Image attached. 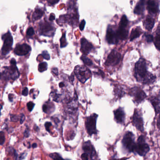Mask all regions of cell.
Wrapping results in <instances>:
<instances>
[{
  "mask_svg": "<svg viewBox=\"0 0 160 160\" xmlns=\"http://www.w3.org/2000/svg\"><path fill=\"white\" fill-rule=\"evenodd\" d=\"M134 76L137 81L144 84H152L155 81L156 77L147 70L146 61L140 58L135 66Z\"/></svg>",
  "mask_w": 160,
  "mask_h": 160,
  "instance_id": "1",
  "label": "cell"
},
{
  "mask_svg": "<svg viewBox=\"0 0 160 160\" xmlns=\"http://www.w3.org/2000/svg\"><path fill=\"white\" fill-rule=\"evenodd\" d=\"M10 63L11 66L7 68L8 70H4L3 72L0 73V79L3 78L4 79H11L15 80L19 77V73L16 66V61L13 58L10 61Z\"/></svg>",
  "mask_w": 160,
  "mask_h": 160,
  "instance_id": "2",
  "label": "cell"
},
{
  "mask_svg": "<svg viewBox=\"0 0 160 160\" xmlns=\"http://www.w3.org/2000/svg\"><path fill=\"white\" fill-rule=\"evenodd\" d=\"M74 73L82 83H85L92 76L90 70L86 67L83 66H77L74 69Z\"/></svg>",
  "mask_w": 160,
  "mask_h": 160,
  "instance_id": "3",
  "label": "cell"
},
{
  "mask_svg": "<svg viewBox=\"0 0 160 160\" xmlns=\"http://www.w3.org/2000/svg\"><path fill=\"white\" fill-rule=\"evenodd\" d=\"M150 148L149 146L146 143L145 138L144 136H139L137 142L135 143L134 151L141 157H144L149 152Z\"/></svg>",
  "mask_w": 160,
  "mask_h": 160,
  "instance_id": "4",
  "label": "cell"
},
{
  "mask_svg": "<svg viewBox=\"0 0 160 160\" xmlns=\"http://www.w3.org/2000/svg\"><path fill=\"white\" fill-rule=\"evenodd\" d=\"M135 137L132 132H128L125 134L122 140V144L124 148L129 152H133L135 143Z\"/></svg>",
  "mask_w": 160,
  "mask_h": 160,
  "instance_id": "5",
  "label": "cell"
},
{
  "mask_svg": "<svg viewBox=\"0 0 160 160\" xmlns=\"http://www.w3.org/2000/svg\"><path fill=\"white\" fill-rule=\"evenodd\" d=\"M97 117V114L94 113L86 118L85 125L87 132L90 136L97 134L96 120Z\"/></svg>",
  "mask_w": 160,
  "mask_h": 160,
  "instance_id": "6",
  "label": "cell"
},
{
  "mask_svg": "<svg viewBox=\"0 0 160 160\" xmlns=\"http://www.w3.org/2000/svg\"><path fill=\"white\" fill-rule=\"evenodd\" d=\"M2 39L4 43L3 48H1V53L3 55L5 56L11 50L13 43V39L11 33L9 32L2 36Z\"/></svg>",
  "mask_w": 160,
  "mask_h": 160,
  "instance_id": "7",
  "label": "cell"
},
{
  "mask_svg": "<svg viewBox=\"0 0 160 160\" xmlns=\"http://www.w3.org/2000/svg\"><path fill=\"white\" fill-rule=\"evenodd\" d=\"M121 54L114 49L111 51L108 56L105 64L107 66H114L117 65L121 60Z\"/></svg>",
  "mask_w": 160,
  "mask_h": 160,
  "instance_id": "8",
  "label": "cell"
},
{
  "mask_svg": "<svg viewBox=\"0 0 160 160\" xmlns=\"http://www.w3.org/2000/svg\"><path fill=\"white\" fill-rule=\"evenodd\" d=\"M130 95L134 98V102L139 104L147 97V95L141 89L138 87L132 88L130 92Z\"/></svg>",
  "mask_w": 160,
  "mask_h": 160,
  "instance_id": "9",
  "label": "cell"
},
{
  "mask_svg": "<svg viewBox=\"0 0 160 160\" xmlns=\"http://www.w3.org/2000/svg\"><path fill=\"white\" fill-rule=\"evenodd\" d=\"M132 123L137 129L141 132L144 131V125H143V118L142 117V114L141 111L138 110H135L133 116Z\"/></svg>",
  "mask_w": 160,
  "mask_h": 160,
  "instance_id": "10",
  "label": "cell"
},
{
  "mask_svg": "<svg viewBox=\"0 0 160 160\" xmlns=\"http://www.w3.org/2000/svg\"><path fill=\"white\" fill-rule=\"evenodd\" d=\"M39 31L41 35L50 37L54 35V29L48 23H41L39 24Z\"/></svg>",
  "mask_w": 160,
  "mask_h": 160,
  "instance_id": "11",
  "label": "cell"
},
{
  "mask_svg": "<svg viewBox=\"0 0 160 160\" xmlns=\"http://www.w3.org/2000/svg\"><path fill=\"white\" fill-rule=\"evenodd\" d=\"M106 39L109 44H116L118 42L116 36V31L110 25H108L107 27Z\"/></svg>",
  "mask_w": 160,
  "mask_h": 160,
  "instance_id": "12",
  "label": "cell"
},
{
  "mask_svg": "<svg viewBox=\"0 0 160 160\" xmlns=\"http://www.w3.org/2000/svg\"><path fill=\"white\" fill-rule=\"evenodd\" d=\"M80 43H81L80 50L85 55L89 54L94 49V47L92 44L89 42L85 38H83L81 39Z\"/></svg>",
  "mask_w": 160,
  "mask_h": 160,
  "instance_id": "13",
  "label": "cell"
},
{
  "mask_svg": "<svg viewBox=\"0 0 160 160\" xmlns=\"http://www.w3.org/2000/svg\"><path fill=\"white\" fill-rule=\"evenodd\" d=\"M31 48L26 44L18 45L14 49V52L18 56H26L31 51Z\"/></svg>",
  "mask_w": 160,
  "mask_h": 160,
  "instance_id": "14",
  "label": "cell"
},
{
  "mask_svg": "<svg viewBox=\"0 0 160 160\" xmlns=\"http://www.w3.org/2000/svg\"><path fill=\"white\" fill-rule=\"evenodd\" d=\"M83 149L84 152L88 154L89 157H90V159H93V157L96 154V152L90 141H88L84 143L83 146Z\"/></svg>",
  "mask_w": 160,
  "mask_h": 160,
  "instance_id": "15",
  "label": "cell"
},
{
  "mask_svg": "<svg viewBox=\"0 0 160 160\" xmlns=\"http://www.w3.org/2000/svg\"><path fill=\"white\" fill-rule=\"evenodd\" d=\"M147 9L151 14L155 15L159 12V4L154 0H148L147 2Z\"/></svg>",
  "mask_w": 160,
  "mask_h": 160,
  "instance_id": "16",
  "label": "cell"
},
{
  "mask_svg": "<svg viewBox=\"0 0 160 160\" xmlns=\"http://www.w3.org/2000/svg\"><path fill=\"white\" fill-rule=\"evenodd\" d=\"M114 119L117 123H124L126 114L123 108L121 107L119 108L117 110H114Z\"/></svg>",
  "mask_w": 160,
  "mask_h": 160,
  "instance_id": "17",
  "label": "cell"
},
{
  "mask_svg": "<svg viewBox=\"0 0 160 160\" xmlns=\"http://www.w3.org/2000/svg\"><path fill=\"white\" fill-rule=\"evenodd\" d=\"M126 27L119 26L118 30L116 31V36L118 41L119 40L123 41L127 38L129 32L126 29Z\"/></svg>",
  "mask_w": 160,
  "mask_h": 160,
  "instance_id": "18",
  "label": "cell"
},
{
  "mask_svg": "<svg viewBox=\"0 0 160 160\" xmlns=\"http://www.w3.org/2000/svg\"><path fill=\"white\" fill-rule=\"evenodd\" d=\"M145 10V0H139L133 10L135 14L142 15Z\"/></svg>",
  "mask_w": 160,
  "mask_h": 160,
  "instance_id": "19",
  "label": "cell"
},
{
  "mask_svg": "<svg viewBox=\"0 0 160 160\" xmlns=\"http://www.w3.org/2000/svg\"><path fill=\"white\" fill-rule=\"evenodd\" d=\"M154 24L155 20L151 17H147L143 23L145 28L149 31H151L153 29Z\"/></svg>",
  "mask_w": 160,
  "mask_h": 160,
  "instance_id": "20",
  "label": "cell"
},
{
  "mask_svg": "<svg viewBox=\"0 0 160 160\" xmlns=\"http://www.w3.org/2000/svg\"><path fill=\"white\" fill-rule=\"evenodd\" d=\"M150 101L151 102L152 104L153 105L154 108L155 109L156 113L158 114L160 112V99L159 96L155 97L152 96L150 99Z\"/></svg>",
  "mask_w": 160,
  "mask_h": 160,
  "instance_id": "21",
  "label": "cell"
},
{
  "mask_svg": "<svg viewBox=\"0 0 160 160\" xmlns=\"http://www.w3.org/2000/svg\"><path fill=\"white\" fill-rule=\"evenodd\" d=\"M141 31L138 28L133 29L131 32V35L130 37V40L131 41H133L134 39L138 38L141 35Z\"/></svg>",
  "mask_w": 160,
  "mask_h": 160,
  "instance_id": "22",
  "label": "cell"
},
{
  "mask_svg": "<svg viewBox=\"0 0 160 160\" xmlns=\"http://www.w3.org/2000/svg\"><path fill=\"white\" fill-rule=\"evenodd\" d=\"M43 14L44 13L42 10L39 9H36L32 15V19L34 21L40 19L43 16Z\"/></svg>",
  "mask_w": 160,
  "mask_h": 160,
  "instance_id": "23",
  "label": "cell"
},
{
  "mask_svg": "<svg viewBox=\"0 0 160 160\" xmlns=\"http://www.w3.org/2000/svg\"><path fill=\"white\" fill-rule=\"evenodd\" d=\"M154 45H155L156 48L158 50H160V30L159 26L158 27L157 30V35L154 39Z\"/></svg>",
  "mask_w": 160,
  "mask_h": 160,
  "instance_id": "24",
  "label": "cell"
},
{
  "mask_svg": "<svg viewBox=\"0 0 160 160\" xmlns=\"http://www.w3.org/2000/svg\"><path fill=\"white\" fill-rule=\"evenodd\" d=\"M81 59L82 60L84 64L86 66H91L93 64L92 61L91 59H89L88 57H86V55L84 54L81 57Z\"/></svg>",
  "mask_w": 160,
  "mask_h": 160,
  "instance_id": "25",
  "label": "cell"
},
{
  "mask_svg": "<svg viewBox=\"0 0 160 160\" xmlns=\"http://www.w3.org/2000/svg\"><path fill=\"white\" fill-rule=\"evenodd\" d=\"M128 23H129V21H128L127 17L125 15H123L121 17L119 26L127 27L128 25Z\"/></svg>",
  "mask_w": 160,
  "mask_h": 160,
  "instance_id": "26",
  "label": "cell"
},
{
  "mask_svg": "<svg viewBox=\"0 0 160 160\" xmlns=\"http://www.w3.org/2000/svg\"><path fill=\"white\" fill-rule=\"evenodd\" d=\"M114 94L116 96H117L118 98H121L124 95L125 93L122 88L118 87L114 89Z\"/></svg>",
  "mask_w": 160,
  "mask_h": 160,
  "instance_id": "27",
  "label": "cell"
},
{
  "mask_svg": "<svg viewBox=\"0 0 160 160\" xmlns=\"http://www.w3.org/2000/svg\"><path fill=\"white\" fill-rule=\"evenodd\" d=\"M67 44L68 43L67 42L66 39V33H64L60 39V47L61 48H63L66 47Z\"/></svg>",
  "mask_w": 160,
  "mask_h": 160,
  "instance_id": "28",
  "label": "cell"
},
{
  "mask_svg": "<svg viewBox=\"0 0 160 160\" xmlns=\"http://www.w3.org/2000/svg\"><path fill=\"white\" fill-rule=\"evenodd\" d=\"M48 68V64L46 62H43V63H39V65L38 70L39 72H42L47 70Z\"/></svg>",
  "mask_w": 160,
  "mask_h": 160,
  "instance_id": "29",
  "label": "cell"
},
{
  "mask_svg": "<svg viewBox=\"0 0 160 160\" xmlns=\"http://www.w3.org/2000/svg\"><path fill=\"white\" fill-rule=\"evenodd\" d=\"M49 157L51 158L52 159L54 160L57 159H63V158L61 157V155L57 153H52L49 154Z\"/></svg>",
  "mask_w": 160,
  "mask_h": 160,
  "instance_id": "30",
  "label": "cell"
},
{
  "mask_svg": "<svg viewBox=\"0 0 160 160\" xmlns=\"http://www.w3.org/2000/svg\"><path fill=\"white\" fill-rule=\"evenodd\" d=\"M145 36L146 39V41L148 43H151L154 41V37H153V35L149 34L146 33L145 34Z\"/></svg>",
  "mask_w": 160,
  "mask_h": 160,
  "instance_id": "31",
  "label": "cell"
},
{
  "mask_svg": "<svg viewBox=\"0 0 160 160\" xmlns=\"http://www.w3.org/2000/svg\"><path fill=\"white\" fill-rule=\"evenodd\" d=\"M5 141V134L3 132H0V145H3Z\"/></svg>",
  "mask_w": 160,
  "mask_h": 160,
  "instance_id": "32",
  "label": "cell"
},
{
  "mask_svg": "<svg viewBox=\"0 0 160 160\" xmlns=\"http://www.w3.org/2000/svg\"><path fill=\"white\" fill-rule=\"evenodd\" d=\"M35 104L32 101H30L28 102L27 104V107L28 110L30 112H31L33 110V108L34 107Z\"/></svg>",
  "mask_w": 160,
  "mask_h": 160,
  "instance_id": "33",
  "label": "cell"
},
{
  "mask_svg": "<svg viewBox=\"0 0 160 160\" xmlns=\"http://www.w3.org/2000/svg\"><path fill=\"white\" fill-rule=\"evenodd\" d=\"M34 33V30L32 27H30L27 29V32H26L27 36H32Z\"/></svg>",
  "mask_w": 160,
  "mask_h": 160,
  "instance_id": "34",
  "label": "cell"
},
{
  "mask_svg": "<svg viewBox=\"0 0 160 160\" xmlns=\"http://www.w3.org/2000/svg\"><path fill=\"white\" fill-rule=\"evenodd\" d=\"M86 21L85 20H82L81 22L80 23V24L79 25V29L80 30V31H83L84 28H85V26H86Z\"/></svg>",
  "mask_w": 160,
  "mask_h": 160,
  "instance_id": "35",
  "label": "cell"
},
{
  "mask_svg": "<svg viewBox=\"0 0 160 160\" xmlns=\"http://www.w3.org/2000/svg\"><path fill=\"white\" fill-rule=\"evenodd\" d=\"M42 54L43 57L45 59L47 60H49L50 58V55H49V54H48V52H47V51H43Z\"/></svg>",
  "mask_w": 160,
  "mask_h": 160,
  "instance_id": "36",
  "label": "cell"
},
{
  "mask_svg": "<svg viewBox=\"0 0 160 160\" xmlns=\"http://www.w3.org/2000/svg\"><path fill=\"white\" fill-rule=\"evenodd\" d=\"M61 95L58 94H56L54 95L53 97V100L56 102H60V100H61Z\"/></svg>",
  "mask_w": 160,
  "mask_h": 160,
  "instance_id": "37",
  "label": "cell"
},
{
  "mask_svg": "<svg viewBox=\"0 0 160 160\" xmlns=\"http://www.w3.org/2000/svg\"><path fill=\"white\" fill-rule=\"evenodd\" d=\"M10 120L12 122H17L19 120V116L16 115H14V114H11L10 116Z\"/></svg>",
  "mask_w": 160,
  "mask_h": 160,
  "instance_id": "38",
  "label": "cell"
},
{
  "mask_svg": "<svg viewBox=\"0 0 160 160\" xmlns=\"http://www.w3.org/2000/svg\"><path fill=\"white\" fill-rule=\"evenodd\" d=\"M45 128L47 130V131H48V132H50L49 128H50L51 126H52V123H50V122H46L45 124Z\"/></svg>",
  "mask_w": 160,
  "mask_h": 160,
  "instance_id": "39",
  "label": "cell"
},
{
  "mask_svg": "<svg viewBox=\"0 0 160 160\" xmlns=\"http://www.w3.org/2000/svg\"><path fill=\"white\" fill-rule=\"evenodd\" d=\"M81 157V159H82V160H88V159H90V158L89 157L88 154L85 153H84V154H83Z\"/></svg>",
  "mask_w": 160,
  "mask_h": 160,
  "instance_id": "40",
  "label": "cell"
},
{
  "mask_svg": "<svg viewBox=\"0 0 160 160\" xmlns=\"http://www.w3.org/2000/svg\"><path fill=\"white\" fill-rule=\"evenodd\" d=\"M28 94V89L27 88H25L22 91V95L23 96H26Z\"/></svg>",
  "mask_w": 160,
  "mask_h": 160,
  "instance_id": "41",
  "label": "cell"
},
{
  "mask_svg": "<svg viewBox=\"0 0 160 160\" xmlns=\"http://www.w3.org/2000/svg\"><path fill=\"white\" fill-rule=\"evenodd\" d=\"M23 135L26 138H28L30 136V131L29 130L28 127H26V129L25 130L24 133H23Z\"/></svg>",
  "mask_w": 160,
  "mask_h": 160,
  "instance_id": "42",
  "label": "cell"
},
{
  "mask_svg": "<svg viewBox=\"0 0 160 160\" xmlns=\"http://www.w3.org/2000/svg\"><path fill=\"white\" fill-rule=\"evenodd\" d=\"M20 124H22L23 123V122L25 121V116L23 114H21V116H20Z\"/></svg>",
  "mask_w": 160,
  "mask_h": 160,
  "instance_id": "43",
  "label": "cell"
},
{
  "mask_svg": "<svg viewBox=\"0 0 160 160\" xmlns=\"http://www.w3.org/2000/svg\"><path fill=\"white\" fill-rule=\"evenodd\" d=\"M59 0H48V2L51 5H54L55 4L58 3Z\"/></svg>",
  "mask_w": 160,
  "mask_h": 160,
  "instance_id": "44",
  "label": "cell"
},
{
  "mask_svg": "<svg viewBox=\"0 0 160 160\" xmlns=\"http://www.w3.org/2000/svg\"><path fill=\"white\" fill-rule=\"evenodd\" d=\"M52 72H53L54 74H55L56 75H58V69H57V68H53V69L52 70Z\"/></svg>",
  "mask_w": 160,
  "mask_h": 160,
  "instance_id": "45",
  "label": "cell"
},
{
  "mask_svg": "<svg viewBox=\"0 0 160 160\" xmlns=\"http://www.w3.org/2000/svg\"><path fill=\"white\" fill-rule=\"evenodd\" d=\"M27 154H26V153H23V154H21L20 157L19 159H25L26 157V155H27Z\"/></svg>",
  "mask_w": 160,
  "mask_h": 160,
  "instance_id": "46",
  "label": "cell"
},
{
  "mask_svg": "<svg viewBox=\"0 0 160 160\" xmlns=\"http://www.w3.org/2000/svg\"><path fill=\"white\" fill-rule=\"evenodd\" d=\"M55 18H56V17H55V16H54V14H51L50 17H49V19L50 21H52L55 19Z\"/></svg>",
  "mask_w": 160,
  "mask_h": 160,
  "instance_id": "47",
  "label": "cell"
},
{
  "mask_svg": "<svg viewBox=\"0 0 160 160\" xmlns=\"http://www.w3.org/2000/svg\"><path fill=\"white\" fill-rule=\"evenodd\" d=\"M70 83H71L72 84H73V82L74 81V76L73 75V74H72V75L70 77Z\"/></svg>",
  "mask_w": 160,
  "mask_h": 160,
  "instance_id": "48",
  "label": "cell"
},
{
  "mask_svg": "<svg viewBox=\"0 0 160 160\" xmlns=\"http://www.w3.org/2000/svg\"><path fill=\"white\" fill-rule=\"evenodd\" d=\"M64 84L63 83V82H61L60 84H59V87L60 88H63V87H64Z\"/></svg>",
  "mask_w": 160,
  "mask_h": 160,
  "instance_id": "49",
  "label": "cell"
},
{
  "mask_svg": "<svg viewBox=\"0 0 160 160\" xmlns=\"http://www.w3.org/2000/svg\"><path fill=\"white\" fill-rule=\"evenodd\" d=\"M32 147L33 148H37V144H36V143H33V144H32Z\"/></svg>",
  "mask_w": 160,
  "mask_h": 160,
  "instance_id": "50",
  "label": "cell"
},
{
  "mask_svg": "<svg viewBox=\"0 0 160 160\" xmlns=\"http://www.w3.org/2000/svg\"><path fill=\"white\" fill-rule=\"evenodd\" d=\"M159 123H160V121H159V118H158V128H159V126H160V125H159Z\"/></svg>",
  "mask_w": 160,
  "mask_h": 160,
  "instance_id": "51",
  "label": "cell"
},
{
  "mask_svg": "<svg viewBox=\"0 0 160 160\" xmlns=\"http://www.w3.org/2000/svg\"><path fill=\"white\" fill-rule=\"evenodd\" d=\"M3 108V106L1 105L0 104V116H1V110Z\"/></svg>",
  "mask_w": 160,
  "mask_h": 160,
  "instance_id": "52",
  "label": "cell"
}]
</instances>
